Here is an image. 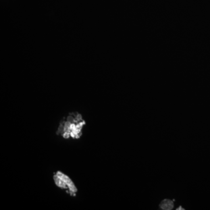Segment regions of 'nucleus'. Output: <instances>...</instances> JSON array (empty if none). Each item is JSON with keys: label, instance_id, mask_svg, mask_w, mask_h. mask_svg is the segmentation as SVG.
Wrapping results in <instances>:
<instances>
[{"label": "nucleus", "instance_id": "f257e3e1", "mask_svg": "<svg viewBox=\"0 0 210 210\" xmlns=\"http://www.w3.org/2000/svg\"><path fill=\"white\" fill-rule=\"evenodd\" d=\"M57 175L58 176H59L63 181H64V182L67 184L68 187H69V189L70 190L71 195H74L75 193L77 192V189L74 185L73 182H72L71 180L66 175L62 174V172H58L57 173Z\"/></svg>", "mask_w": 210, "mask_h": 210}, {"label": "nucleus", "instance_id": "f03ea898", "mask_svg": "<svg viewBox=\"0 0 210 210\" xmlns=\"http://www.w3.org/2000/svg\"><path fill=\"white\" fill-rule=\"evenodd\" d=\"M159 207L162 210H172L174 207V203L172 201L170 200L165 199L161 203Z\"/></svg>", "mask_w": 210, "mask_h": 210}, {"label": "nucleus", "instance_id": "7ed1b4c3", "mask_svg": "<svg viewBox=\"0 0 210 210\" xmlns=\"http://www.w3.org/2000/svg\"><path fill=\"white\" fill-rule=\"evenodd\" d=\"M54 181L56 183V185L62 187V188H64V189H66L67 188V185L65 182L64 181H63L57 175H54Z\"/></svg>", "mask_w": 210, "mask_h": 210}, {"label": "nucleus", "instance_id": "20e7f679", "mask_svg": "<svg viewBox=\"0 0 210 210\" xmlns=\"http://www.w3.org/2000/svg\"><path fill=\"white\" fill-rule=\"evenodd\" d=\"M182 208V207H179V208H177V209H176V210H185V208Z\"/></svg>", "mask_w": 210, "mask_h": 210}]
</instances>
